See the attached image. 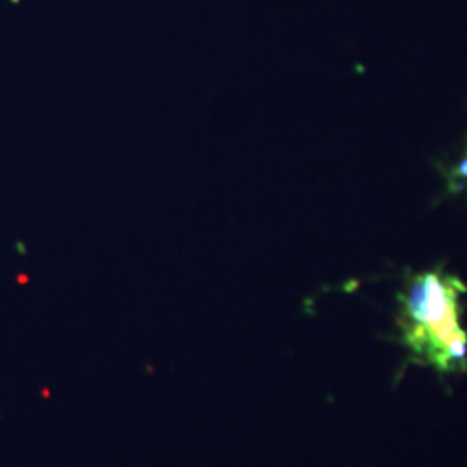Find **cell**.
<instances>
[{"label":"cell","instance_id":"6da1fadb","mask_svg":"<svg viewBox=\"0 0 467 467\" xmlns=\"http://www.w3.org/2000/svg\"><path fill=\"white\" fill-rule=\"evenodd\" d=\"M466 285L443 270L416 275L401 296L400 329L410 355L440 372L467 368V334L462 329Z\"/></svg>","mask_w":467,"mask_h":467}]
</instances>
